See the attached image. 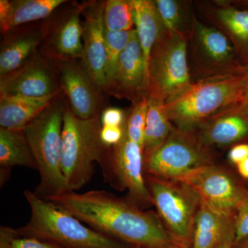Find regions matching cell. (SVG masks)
<instances>
[{"label": "cell", "instance_id": "6da1fadb", "mask_svg": "<svg viewBox=\"0 0 248 248\" xmlns=\"http://www.w3.org/2000/svg\"><path fill=\"white\" fill-rule=\"evenodd\" d=\"M46 201L98 232L135 248H166L172 241L157 214L107 191H70Z\"/></svg>", "mask_w": 248, "mask_h": 248}, {"label": "cell", "instance_id": "7a4b0ae2", "mask_svg": "<svg viewBox=\"0 0 248 248\" xmlns=\"http://www.w3.org/2000/svg\"><path fill=\"white\" fill-rule=\"evenodd\" d=\"M66 99L58 94L45 110L23 129L40 173L35 192L46 200L71 191L62 171V128Z\"/></svg>", "mask_w": 248, "mask_h": 248}, {"label": "cell", "instance_id": "3957f363", "mask_svg": "<svg viewBox=\"0 0 248 248\" xmlns=\"http://www.w3.org/2000/svg\"><path fill=\"white\" fill-rule=\"evenodd\" d=\"M31 209L27 225L17 229L19 236L35 238L62 248H129L128 244L94 231L48 201L25 190Z\"/></svg>", "mask_w": 248, "mask_h": 248}, {"label": "cell", "instance_id": "277c9868", "mask_svg": "<svg viewBox=\"0 0 248 248\" xmlns=\"http://www.w3.org/2000/svg\"><path fill=\"white\" fill-rule=\"evenodd\" d=\"M246 94L244 73L204 79L194 82L166 103V112L175 128L194 130L225 108L242 100Z\"/></svg>", "mask_w": 248, "mask_h": 248}, {"label": "cell", "instance_id": "5b68a950", "mask_svg": "<svg viewBox=\"0 0 248 248\" xmlns=\"http://www.w3.org/2000/svg\"><path fill=\"white\" fill-rule=\"evenodd\" d=\"M67 102V100H66ZM100 115L83 120L73 113L68 102L62 128V171L71 191L92 179L94 164L102 162L108 148L100 138Z\"/></svg>", "mask_w": 248, "mask_h": 248}, {"label": "cell", "instance_id": "8992f818", "mask_svg": "<svg viewBox=\"0 0 248 248\" xmlns=\"http://www.w3.org/2000/svg\"><path fill=\"white\" fill-rule=\"evenodd\" d=\"M187 40L165 29L151 50L148 64V99L167 103L193 84L187 52Z\"/></svg>", "mask_w": 248, "mask_h": 248}, {"label": "cell", "instance_id": "52a82bcc", "mask_svg": "<svg viewBox=\"0 0 248 248\" xmlns=\"http://www.w3.org/2000/svg\"><path fill=\"white\" fill-rule=\"evenodd\" d=\"M187 52L192 82L244 73L245 67L226 36L213 26L201 22L196 13Z\"/></svg>", "mask_w": 248, "mask_h": 248}, {"label": "cell", "instance_id": "ba28073f", "mask_svg": "<svg viewBox=\"0 0 248 248\" xmlns=\"http://www.w3.org/2000/svg\"><path fill=\"white\" fill-rule=\"evenodd\" d=\"M216 151L204 145L195 130L174 126L164 144L143 159V169L147 176L179 182L195 170L216 164Z\"/></svg>", "mask_w": 248, "mask_h": 248}, {"label": "cell", "instance_id": "9c48e42d", "mask_svg": "<svg viewBox=\"0 0 248 248\" xmlns=\"http://www.w3.org/2000/svg\"><path fill=\"white\" fill-rule=\"evenodd\" d=\"M147 177L153 205L171 239L191 248L200 197L185 183Z\"/></svg>", "mask_w": 248, "mask_h": 248}, {"label": "cell", "instance_id": "30bf717a", "mask_svg": "<svg viewBox=\"0 0 248 248\" xmlns=\"http://www.w3.org/2000/svg\"><path fill=\"white\" fill-rule=\"evenodd\" d=\"M81 7L78 1H66L40 22L42 42L39 52L52 63L82 60Z\"/></svg>", "mask_w": 248, "mask_h": 248}, {"label": "cell", "instance_id": "8fae6325", "mask_svg": "<svg viewBox=\"0 0 248 248\" xmlns=\"http://www.w3.org/2000/svg\"><path fill=\"white\" fill-rule=\"evenodd\" d=\"M99 165L106 182L117 190L128 191V200L139 208L153 205L144 179L143 149L126 134L118 144L108 148Z\"/></svg>", "mask_w": 248, "mask_h": 248}, {"label": "cell", "instance_id": "7c38bea8", "mask_svg": "<svg viewBox=\"0 0 248 248\" xmlns=\"http://www.w3.org/2000/svg\"><path fill=\"white\" fill-rule=\"evenodd\" d=\"M179 182L192 187L202 202L227 216L236 215L248 186L244 179L216 164L195 170Z\"/></svg>", "mask_w": 248, "mask_h": 248}, {"label": "cell", "instance_id": "4fadbf2b", "mask_svg": "<svg viewBox=\"0 0 248 248\" xmlns=\"http://www.w3.org/2000/svg\"><path fill=\"white\" fill-rule=\"evenodd\" d=\"M62 93L73 113L83 120L92 118L107 107L105 94L93 81L82 60L53 63Z\"/></svg>", "mask_w": 248, "mask_h": 248}, {"label": "cell", "instance_id": "5bb4252c", "mask_svg": "<svg viewBox=\"0 0 248 248\" xmlns=\"http://www.w3.org/2000/svg\"><path fill=\"white\" fill-rule=\"evenodd\" d=\"M62 93L56 68L39 50L17 70L0 78V96L44 98Z\"/></svg>", "mask_w": 248, "mask_h": 248}, {"label": "cell", "instance_id": "9a60e30c", "mask_svg": "<svg viewBox=\"0 0 248 248\" xmlns=\"http://www.w3.org/2000/svg\"><path fill=\"white\" fill-rule=\"evenodd\" d=\"M105 4L106 1L102 0H91L80 3L81 16L84 17V55L81 60L93 81L104 93L107 88L106 29L104 20Z\"/></svg>", "mask_w": 248, "mask_h": 248}, {"label": "cell", "instance_id": "2e32d148", "mask_svg": "<svg viewBox=\"0 0 248 248\" xmlns=\"http://www.w3.org/2000/svg\"><path fill=\"white\" fill-rule=\"evenodd\" d=\"M147 90L146 64L135 29L128 45L121 55L113 78L107 85L105 93L107 95L134 103L147 97Z\"/></svg>", "mask_w": 248, "mask_h": 248}, {"label": "cell", "instance_id": "e0dca14e", "mask_svg": "<svg viewBox=\"0 0 248 248\" xmlns=\"http://www.w3.org/2000/svg\"><path fill=\"white\" fill-rule=\"evenodd\" d=\"M236 104L225 108L195 129L204 145L216 151L248 144V115Z\"/></svg>", "mask_w": 248, "mask_h": 248}, {"label": "cell", "instance_id": "ac0fdd59", "mask_svg": "<svg viewBox=\"0 0 248 248\" xmlns=\"http://www.w3.org/2000/svg\"><path fill=\"white\" fill-rule=\"evenodd\" d=\"M194 2L199 14L230 40L243 66H248V11L213 1Z\"/></svg>", "mask_w": 248, "mask_h": 248}, {"label": "cell", "instance_id": "d6986e66", "mask_svg": "<svg viewBox=\"0 0 248 248\" xmlns=\"http://www.w3.org/2000/svg\"><path fill=\"white\" fill-rule=\"evenodd\" d=\"M40 22L20 26L3 35L0 78L17 70L38 51L42 42Z\"/></svg>", "mask_w": 248, "mask_h": 248}, {"label": "cell", "instance_id": "ffe728a7", "mask_svg": "<svg viewBox=\"0 0 248 248\" xmlns=\"http://www.w3.org/2000/svg\"><path fill=\"white\" fill-rule=\"evenodd\" d=\"M66 0H0L1 35L26 24L40 22Z\"/></svg>", "mask_w": 248, "mask_h": 248}, {"label": "cell", "instance_id": "44dd1931", "mask_svg": "<svg viewBox=\"0 0 248 248\" xmlns=\"http://www.w3.org/2000/svg\"><path fill=\"white\" fill-rule=\"evenodd\" d=\"M58 95L44 98L0 96V126L23 130Z\"/></svg>", "mask_w": 248, "mask_h": 248}, {"label": "cell", "instance_id": "7402d4cb", "mask_svg": "<svg viewBox=\"0 0 248 248\" xmlns=\"http://www.w3.org/2000/svg\"><path fill=\"white\" fill-rule=\"evenodd\" d=\"M137 35L146 64L147 79L152 49L166 29L154 0H132ZM148 91V90H147Z\"/></svg>", "mask_w": 248, "mask_h": 248}, {"label": "cell", "instance_id": "603a6c76", "mask_svg": "<svg viewBox=\"0 0 248 248\" xmlns=\"http://www.w3.org/2000/svg\"><path fill=\"white\" fill-rule=\"evenodd\" d=\"M235 217L227 216L201 202L196 215L191 248H214L234 221Z\"/></svg>", "mask_w": 248, "mask_h": 248}, {"label": "cell", "instance_id": "cb8c5ba5", "mask_svg": "<svg viewBox=\"0 0 248 248\" xmlns=\"http://www.w3.org/2000/svg\"><path fill=\"white\" fill-rule=\"evenodd\" d=\"M0 165L1 169L23 166L37 170L35 159L23 130L0 128Z\"/></svg>", "mask_w": 248, "mask_h": 248}, {"label": "cell", "instance_id": "d4e9b609", "mask_svg": "<svg viewBox=\"0 0 248 248\" xmlns=\"http://www.w3.org/2000/svg\"><path fill=\"white\" fill-rule=\"evenodd\" d=\"M173 128L174 125L166 112V103L149 99L143 148V159L164 144Z\"/></svg>", "mask_w": 248, "mask_h": 248}, {"label": "cell", "instance_id": "484cf974", "mask_svg": "<svg viewBox=\"0 0 248 248\" xmlns=\"http://www.w3.org/2000/svg\"><path fill=\"white\" fill-rule=\"evenodd\" d=\"M164 27L188 40L195 11L193 1L154 0Z\"/></svg>", "mask_w": 248, "mask_h": 248}, {"label": "cell", "instance_id": "4316f807", "mask_svg": "<svg viewBox=\"0 0 248 248\" xmlns=\"http://www.w3.org/2000/svg\"><path fill=\"white\" fill-rule=\"evenodd\" d=\"M106 30L122 32L134 29L135 17L132 0H108L104 13Z\"/></svg>", "mask_w": 248, "mask_h": 248}, {"label": "cell", "instance_id": "83f0119b", "mask_svg": "<svg viewBox=\"0 0 248 248\" xmlns=\"http://www.w3.org/2000/svg\"><path fill=\"white\" fill-rule=\"evenodd\" d=\"M149 99L142 97L133 103L127 114L125 122V134L129 140L138 146L143 148L145 129H146L147 114H148Z\"/></svg>", "mask_w": 248, "mask_h": 248}, {"label": "cell", "instance_id": "f1b7e54d", "mask_svg": "<svg viewBox=\"0 0 248 248\" xmlns=\"http://www.w3.org/2000/svg\"><path fill=\"white\" fill-rule=\"evenodd\" d=\"M134 31L135 29L131 31H122V32H112V31L106 30L107 85L113 78L121 55L128 45Z\"/></svg>", "mask_w": 248, "mask_h": 248}, {"label": "cell", "instance_id": "f546056e", "mask_svg": "<svg viewBox=\"0 0 248 248\" xmlns=\"http://www.w3.org/2000/svg\"><path fill=\"white\" fill-rule=\"evenodd\" d=\"M234 229V244L248 237V186L244 197L236 208Z\"/></svg>", "mask_w": 248, "mask_h": 248}, {"label": "cell", "instance_id": "4dcf8cb0", "mask_svg": "<svg viewBox=\"0 0 248 248\" xmlns=\"http://www.w3.org/2000/svg\"><path fill=\"white\" fill-rule=\"evenodd\" d=\"M127 114L120 108H106L100 115L102 126H124L126 122Z\"/></svg>", "mask_w": 248, "mask_h": 248}, {"label": "cell", "instance_id": "1f68e13d", "mask_svg": "<svg viewBox=\"0 0 248 248\" xmlns=\"http://www.w3.org/2000/svg\"><path fill=\"white\" fill-rule=\"evenodd\" d=\"M125 134V124L124 126H102L100 138L107 147L115 146L123 140Z\"/></svg>", "mask_w": 248, "mask_h": 248}, {"label": "cell", "instance_id": "d6a6232c", "mask_svg": "<svg viewBox=\"0 0 248 248\" xmlns=\"http://www.w3.org/2000/svg\"><path fill=\"white\" fill-rule=\"evenodd\" d=\"M9 248H62L57 245L35 238L19 236L15 240Z\"/></svg>", "mask_w": 248, "mask_h": 248}, {"label": "cell", "instance_id": "836d02e7", "mask_svg": "<svg viewBox=\"0 0 248 248\" xmlns=\"http://www.w3.org/2000/svg\"><path fill=\"white\" fill-rule=\"evenodd\" d=\"M228 158L231 164L237 166L248 159V144L236 145L231 148Z\"/></svg>", "mask_w": 248, "mask_h": 248}, {"label": "cell", "instance_id": "e575fe53", "mask_svg": "<svg viewBox=\"0 0 248 248\" xmlns=\"http://www.w3.org/2000/svg\"><path fill=\"white\" fill-rule=\"evenodd\" d=\"M17 230L9 227L1 226L0 228V248H9L13 242L19 237Z\"/></svg>", "mask_w": 248, "mask_h": 248}, {"label": "cell", "instance_id": "d590c367", "mask_svg": "<svg viewBox=\"0 0 248 248\" xmlns=\"http://www.w3.org/2000/svg\"><path fill=\"white\" fill-rule=\"evenodd\" d=\"M234 221H233L231 226L228 227L221 241L214 248H234Z\"/></svg>", "mask_w": 248, "mask_h": 248}, {"label": "cell", "instance_id": "8d00e7d4", "mask_svg": "<svg viewBox=\"0 0 248 248\" xmlns=\"http://www.w3.org/2000/svg\"><path fill=\"white\" fill-rule=\"evenodd\" d=\"M217 4L232 6L235 9L248 11V0H213Z\"/></svg>", "mask_w": 248, "mask_h": 248}, {"label": "cell", "instance_id": "74e56055", "mask_svg": "<svg viewBox=\"0 0 248 248\" xmlns=\"http://www.w3.org/2000/svg\"><path fill=\"white\" fill-rule=\"evenodd\" d=\"M236 166L239 177L244 181H248V159Z\"/></svg>", "mask_w": 248, "mask_h": 248}, {"label": "cell", "instance_id": "f35d334b", "mask_svg": "<svg viewBox=\"0 0 248 248\" xmlns=\"http://www.w3.org/2000/svg\"><path fill=\"white\" fill-rule=\"evenodd\" d=\"M238 107L248 115V94L245 96L242 100L240 101L237 104Z\"/></svg>", "mask_w": 248, "mask_h": 248}, {"label": "cell", "instance_id": "ab89813d", "mask_svg": "<svg viewBox=\"0 0 248 248\" xmlns=\"http://www.w3.org/2000/svg\"><path fill=\"white\" fill-rule=\"evenodd\" d=\"M234 248H248V237L234 244Z\"/></svg>", "mask_w": 248, "mask_h": 248}, {"label": "cell", "instance_id": "60d3db41", "mask_svg": "<svg viewBox=\"0 0 248 248\" xmlns=\"http://www.w3.org/2000/svg\"><path fill=\"white\" fill-rule=\"evenodd\" d=\"M166 248H190L189 247H187V246H184V245H182L180 244H178V243L174 242V241H172V242L170 243L169 245V246H167Z\"/></svg>", "mask_w": 248, "mask_h": 248}, {"label": "cell", "instance_id": "b9f144b4", "mask_svg": "<svg viewBox=\"0 0 248 248\" xmlns=\"http://www.w3.org/2000/svg\"><path fill=\"white\" fill-rule=\"evenodd\" d=\"M244 76L246 77V91H247V94H248V66L245 67Z\"/></svg>", "mask_w": 248, "mask_h": 248}, {"label": "cell", "instance_id": "7bdbcfd3", "mask_svg": "<svg viewBox=\"0 0 248 248\" xmlns=\"http://www.w3.org/2000/svg\"></svg>", "mask_w": 248, "mask_h": 248}]
</instances>
